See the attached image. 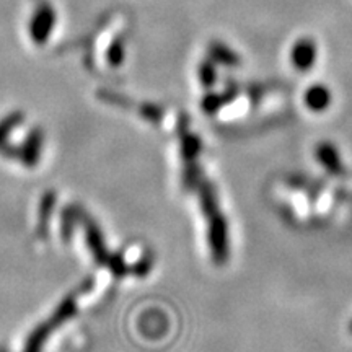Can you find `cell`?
<instances>
[{
    "mask_svg": "<svg viewBox=\"0 0 352 352\" xmlns=\"http://www.w3.org/2000/svg\"><path fill=\"white\" fill-rule=\"evenodd\" d=\"M90 284L91 283H87L85 285H82V289L76 290V292L70 294L67 298H64V300L60 302V305L56 308V311L52 314L51 318L39 324V327L34 329L32 334H30L23 352H41L43 351L44 342L47 341L50 334L52 331H56V329L59 328V324H63L64 321L70 320L74 315H76V311H77L76 298H77V296H80L82 292H85Z\"/></svg>",
    "mask_w": 352,
    "mask_h": 352,
    "instance_id": "obj_1",
    "label": "cell"
},
{
    "mask_svg": "<svg viewBox=\"0 0 352 352\" xmlns=\"http://www.w3.org/2000/svg\"><path fill=\"white\" fill-rule=\"evenodd\" d=\"M64 214L83 223V228H85L87 243H88V246H90V252L94 253L96 261H98L100 264H108L116 276L124 274L126 272L124 264H122V261L118 256H109L107 252V246H104L103 236H101L100 228L96 227V223L94 222V220H90V217H88V215L83 212L82 209H76V208L67 209Z\"/></svg>",
    "mask_w": 352,
    "mask_h": 352,
    "instance_id": "obj_2",
    "label": "cell"
},
{
    "mask_svg": "<svg viewBox=\"0 0 352 352\" xmlns=\"http://www.w3.org/2000/svg\"><path fill=\"white\" fill-rule=\"evenodd\" d=\"M41 148H43V131L33 129L30 132L28 138H26L23 147L21 148H15V147H10V145L3 144L2 147H0V151H2L3 155L10 158H19V160L23 162L25 165L34 166L38 164L39 155H41Z\"/></svg>",
    "mask_w": 352,
    "mask_h": 352,
    "instance_id": "obj_3",
    "label": "cell"
},
{
    "mask_svg": "<svg viewBox=\"0 0 352 352\" xmlns=\"http://www.w3.org/2000/svg\"><path fill=\"white\" fill-rule=\"evenodd\" d=\"M316 56H318V50H316V43L314 39L300 38L296 44H294L290 59H292L294 67L305 72V70L314 67Z\"/></svg>",
    "mask_w": 352,
    "mask_h": 352,
    "instance_id": "obj_4",
    "label": "cell"
},
{
    "mask_svg": "<svg viewBox=\"0 0 352 352\" xmlns=\"http://www.w3.org/2000/svg\"><path fill=\"white\" fill-rule=\"evenodd\" d=\"M329 90L327 87H321V85H315L311 88H308L307 95H305V101H307V107L315 109V111H321L329 104Z\"/></svg>",
    "mask_w": 352,
    "mask_h": 352,
    "instance_id": "obj_5",
    "label": "cell"
},
{
    "mask_svg": "<svg viewBox=\"0 0 352 352\" xmlns=\"http://www.w3.org/2000/svg\"><path fill=\"white\" fill-rule=\"evenodd\" d=\"M54 202H56V196L54 192H47L46 196L43 197L41 201V209H39V223H41V233L43 236L46 235L47 232V220L51 217V212H52V208H54Z\"/></svg>",
    "mask_w": 352,
    "mask_h": 352,
    "instance_id": "obj_6",
    "label": "cell"
},
{
    "mask_svg": "<svg viewBox=\"0 0 352 352\" xmlns=\"http://www.w3.org/2000/svg\"><path fill=\"white\" fill-rule=\"evenodd\" d=\"M21 120H23V116H21L20 113H13V114H10V116H7L2 122H0V147L6 144V140L8 135H10V132L20 124Z\"/></svg>",
    "mask_w": 352,
    "mask_h": 352,
    "instance_id": "obj_7",
    "label": "cell"
},
{
    "mask_svg": "<svg viewBox=\"0 0 352 352\" xmlns=\"http://www.w3.org/2000/svg\"><path fill=\"white\" fill-rule=\"evenodd\" d=\"M210 51H212L210 54L217 57L219 60H223V63H228V64H236V54L228 50L227 46H223V44L220 43L210 44Z\"/></svg>",
    "mask_w": 352,
    "mask_h": 352,
    "instance_id": "obj_8",
    "label": "cell"
},
{
    "mask_svg": "<svg viewBox=\"0 0 352 352\" xmlns=\"http://www.w3.org/2000/svg\"><path fill=\"white\" fill-rule=\"evenodd\" d=\"M201 77H202V82L204 83H212L214 82V69H212V64H202V69H201Z\"/></svg>",
    "mask_w": 352,
    "mask_h": 352,
    "instance_id": "obj_9",
    "label": "cell"
},
{
    "mask_svg": "<svg viewBox=\"0 0 352 352\" xmlns=\"http://www.w3.org/2000/svg\"><path fill=\"white\" fill-rule=\"evenodd\" d=\"M0 352H7L6 349H3V347H2V349H0Z\"/></svg>",
    "mask_w": 352,
    "mask_h": 352,
    "instance_id": "obj_10",
    "label": "cell"
}]
</instances>
